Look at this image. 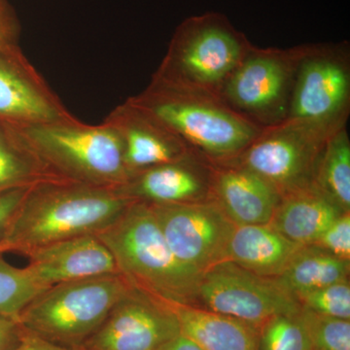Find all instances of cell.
Segmentation results:
<instances>
[{
    "label": "cell",
    "mask_w": 350,
    "mask_h": 350,
    "mask_svg": "<svg viewBox=\"0 0 350 350\" xmlns=\"http://www.w3.org/2000/svg\"><path fill=\"white\" fill-rule=\"evenodd\" d=\"M137 199L105 186L31 188L7 226L0 241L5 253L29 255L64 239L98 234L107 229Z\"/></svg>",
    "instance_id": "6da1fadb"
},
{
    "label": "cell",
    "mask_w": 350,
    "mask_h": 350,
    "mask_svg": "<svg viewBox=\"0 0 350 350\" xmlns=\"http://www.w3.org/2000/svg\"><path fill=\"white\" fill-rule=\"evenodd\" d=\"M96 236L131 286L165 303L196 305L202 275L175 256L148 202L135 200Z\"/></svg>",
    "instance_id": "7a4b0ae2"
},
{
    "label": "cell",
    "mask_w": 350,
    "mask_h": 350,
    "mask_svg": "<svg viewBox=\"0 0 350 350\" xmlns=\"http://www.w3.org/2000/svg\"><path fill=\"white\" fill-rule=\"evenodd\" d=\"M137 110L213 165L236 160L264 129L220 96L163 82L139 101Z\"/></svg>",
    "instance_id": "3957f363"
},
{
    "label": "cell",
    "mask_w": 350,
    "mask_h": 350,
    "mask_svg": "<svg viewBox=\"0 0 350 350\" xmlns=\"http://www.w3.org/2000/svg\"><path fill=\"white\" fill-rule=\"evenodd\" d=\"M131 288L120 273L54 285L21 312V330L52 344L80 349Z\"/></svg>",
    "instance_id": "277c9868"
},
{
    "label": "cell",
    "mask_w": 350,
    "mask_h": 350,
    "mask_svg": "<svg viewBox=\"0 0 350 350\" xmlns=\"http://www.w3.org/2000/svg\"><path fill=\"white\" fill-rule=\"evenodd\" d=\"M251 47L222 14L190 18L175 33L161 82L220 96Z\"/></svg>",
    "instance_id": "5b68a950"
},
{
    "label": "cell",
    "mask_w": 350,
    "mask_h": 350,
    "mask_svg": "<svg viewBox=\"0 0 350 350\" xmlns=\"http://www.w3.org/2000/svg\"><path fill=\"white\" fill-rule=\"evenodd\" d=\"M305 50L252 46L225 83L220 98L262 128L282 123L289 112L297 69Z\"/></svg>",
    "instance_id": "8992f818"
},
{
    "label": "cell",
    "mask_w": 350,
    "mask_h": 350,
    "mask_svg": "<svg viewBox=\"0 0 350 350\" xmlns=\"http://www.w3.org/2000/svg\"><path fill=\"white\" fill-rule=\"evenodd\" d=\"M332 133L285 119L262 129L231 163L259 175L283 197L314 185L320 157Z\"/></svg>",
    "instance_id": "52a82bcc"
},
{
    "label": "cell",
    "mask_w": 350,
    "mask_h": 350,
    "mask_svg": "<svg viewBox=\"0 0 350 350\" xmlns=\"http://www.w3.org/2000/svg\"><path fill=\"white\" fill-rule=\"evenodd\" d=\"M196 306L257 328L276 315L297 314L301 308L296 297L273 278L255 275L231 261L202 273Z\"/></svg>",
    "instance_id": "ba28073f"
},
{
    "label": "cell",
    "mask_w": 350,
    "mask_h": 350,
    "mask_svg": "<svg viewBox=\"0 0 350 350\" xmlns=\"http://www.w3.org/2000/svg\"><path fill=\"white\" fill-rule=\"evenodd\" d=\"M349 100L347 57L331 48L306 47L286 119L334 133L347 124Z\"/></svg>",
    "instance_id": "9c48e42d"
},
{
    "label": "cell",
    "mask_w": 350,
    "mask_h": 350,
    "mask_svg": "<svg viewBox=\"0 0 350 350\" xmlns=\"http://www.w3.org/2000/svg\"><path fill=\"white\" fill-rule=\"evenodd\" d=\"M29 137L51 162L94 185L122 184L130 176L123 137L117 131L45 124L34 129Z\"/></svg>",
    "instance_id": "30bf717a"
},
{
    "label": "cell",
    "mask_w": 350,
    "mask_h": 350,
    "mask_svg": "<svg viewBox=\"0 0 350 350\" xmlns=\"http://www.w3.org/2000/svg\"><path fill=\"white\" fill-rule=\"evenodd\" d=\"M150 204L170 250L188 268L206 273L227 261L236 225L213 200L191 204Z\"/></svg>",
    "instance_id": "8fae6325"
},
{
    "label": "cell",
    "mask_w": 350,
    "mask_h": 350,
    "mask_svg": "<svg viewBox=\"0 0 350 350\" xmlns=\"http://www.w3.org/2000/svg\"><path fill=\"white\" fill-rule=\"evenodd\" d=\"M178 334V321L167 304L133 287L80 349L157 350Z\"/></svg>",
    "instance_id": "7c38bea8"
},
{
    "label": "cell",
    "mask_w": 350,
    "mask_h": 350,
    "mask_svg": "<svg viewBox=\"0 0 350 350\" xmlns=\"http://www.w3.org/2000/svg\"><path fill=\"white\" fill-rule=\"evenodd\" d=\"M27 268L45 286L119 273L112 253L96 234L49 244L27 255Z\"/></svg>",
    "instance_id": "4fadbf2b"
},
{
    "label": "cell",
    "mask_w": 350,
    "mask_h": 350,
    "mask_svg": "<svg viewBox=\"0 0 350 350\" xmlns=\"http://www.w3.org/2000/svg\"><path fill=\"white\" fill-rule=\"evenodd\" d=\"M214 170L213 163L191 153L180 160L145 170L129 195L148 200V204L206 202L213 199Z\"/></svg>",
    "instance_id": "5bb4252c"
},
{
    "label": "cell",
    "mask_w": 350,
    "mask_h": 350,
    "mask_svg": "<svg viewBox=\"0 0 350 350\" xmlns=\"http://www.w3.org/2000/svg\"><path fill=\"white\" fill-rule=\"evenodd\" d=\"M213 199L236 226L269 224L282 196L251 170L214 165Z\"/></svg>",
    "instance_id": "9a60e30c"
},
{
    "label": "cell",
    "mask_w": 350,
    "mask_h": 350,
    "mask_svg": "<svg viewBox=\"0 0 350 350\" xmlns=\"http://www.w3.org/2000/svg\"><path fill=\"white\" fill-rule=\"evenodd\" d=\"M301 246L269 224L236 226L228 247L227 261L262 278H275Z\"/></svg>",
    "instance_id": "2e32d148"
},
{
    "label": "cell",
    "mask_w": 350,
    "mask_h": 350,
    "mask_svg": "<svg viewBox=\"0 0 350 350\" xmlns=\"http://www.w3.org/2000/svg\"><path fill=\"white\" fill-rule=\"evenodd\" d=\"M167 304L180 333L202 350H257V327L196 305Z\"/></svg>",
    "instance_id": "e0dca14e"
},
{
    "label": "cell",
    "mask_w": 350,
    "mask_h": 350,
    "mask_svg": "<svg viewBox=\"0 0 350 350\" xmlns=\"http://www.w3.org/2000/svg\"><path fill=\"white\" fill-rule=\"evenodd\" d=\"M344 213L347 211L312 185L283 196L269 225L293 243L308 245Z\"/></svg>",
    "instance_id": "ac0fdd59"
},
{
    "label": "cell",
    "mask_w": 350,
    "mask_h": 350,
    "mask_svg": "<svg viewBox=\"0 0 350 350\" xmlns=\"http://www.w3.org/2000/svg\"><path fill=\"white\" fill-rule=\"evenodd\" d=\"M122 137L129 170L150 169L194 153L167 129L137 109Z\"/></svg>",
    "instance_id": "d6986e66"
},
{
    "label": "cell",
    "mask_w": 350,
    "mask_h": 350,
    "mask_svg": "<svg viewBox=\"0 0 350 350\" xmlns=\"http://www.w3.org/2000/svg\"><path fill=\"white\" fill-rule=\"evenodd\" d=\"M10 51V47L0 50V120L47 124L56 115L54 108L20 72Z\"/></svg>",
    "instance_id": "ffe728a7"
},
{
    "label": "cell",
    "mask_w": 350,
    "mask_h": 350,
    "mask_svg": "<svg viewBox=\"0 0 350 350\" xmlns=\"http://www.w3.org/2000/svg\"><path fill=\"white\" fill-rule=\"evenodd\" d=\"M349 261L308 244L297 251L282 275L273 280L298 298L300 295L349 280Z\"/></svg>",
    "instance_id": "44dd1931"
},
{
    "label": "cell",
    "mask_w": 350,
    "mask_h": 350,
    "mask_svg": "<svg viewBox=\"0 0 350 350\" xmlns=\"http://www.w3.org/2000/svg\"><path fill=\"white\" fill-rule=\"evenodd\" d=\"M314 185L344 211H350V142L345 126L327 139Z\"/></svg>",
    "instance_id": "7402d4cb"
},
{
    "label": "cell",
    "mask_w": 350,
    "mask_h": 350,
    "mask_svg": "<svg viewBox=\"0 0 350 350\" xmlns=\"http://www.w3.org/2000/svg\"><path fill=\"white\" fill-rule=\"evenodd\" d=\"M48 288L27 267L17 268L0 256V317L18 319L25 306Z\"/></svg>",
    "instance_id": "603a6c76"
},
{
    "label": "cell",
    "mask_w": 350,
    "mask_h": 350,
    "mask_svg": "<svg viewBox=\"0 0 350 350\" xmlns=\"http://www.w3.org/2000/svg\"><path fill=\"white\" fill-rule=\"evenodd\" d=\"M257 350H312L300 312L265 322L258 333Z\"/></svg>",
    "instance_id": "cb8c5ba5"
},
{
    "label": "cell",
    "mask_w": 350,
    "mask_h": 350,
    "mask_svg": "<svg viewBox=\"0 0 350 350\" xmlns=\"http://www.w3.org/2000/svg\"><path fill=\"white\" fill-rule=\"evenodd\" d=\"M312 350H350V320L325 317L301 308Z\"/></svg>",
    "instance_id": "d4e9b609"
},
{
    "label": "cell",
    "mask_w": 350,
    "mask_h": 350,
    "mask_svg": "<svg viewBox=\"0 0 350 350\" xmlns=\"http://www.w3.org/2000/svg\"><path fill=\"white\" fill-rule=\"evenodd\" d=\"M301 308L325 317L350 320L349 280L334 283L297 298Z\"/></svg>",
    "instance_id": "484cf974"
},
{
    "label": "cell",
    "mask_w": 350,
    "mask_h": 350,
    "mask_svg": "<svg viewBox=\"0 0 350 350\" xmlns=\"http://www.w3.org/2000/svg\"><path fill=\"white\" fill-rule=\"evenodd\" d=\"M31 167L10 133L0 129V194L29 187Z\"/></svg>",
    "instance_id": "4316f807"
},
{
    "label": "cell",
    "mask_w": 350,
    "mask_h": 350,
    "mask_svg": "<svg viewBox=\"0 0 350 350\" xmlns=\"http://www.w3.org/2000/svg\"><path fill=\"white\" fill-rule=\"evenodd\" d=\"M312 244L340 259L350 260V211L340 214Z\"/></svg>",
    "instance_id": "83f0119b"
},
{
    "label": "cell",
    "mask_w": 350,
    "mask_h": 350,
    "mask_svg": "<svg viewBox=\"0 0 350 350\" xmlns=\"http://www.w3.org/2000/svg\"><path fill=\"white\" fill-rule=\"evenodd\" d=\"M31 187L15 189L0 194V241L3 238L11 218L22 204Z\"/></svg>",
    "instance_id": "f1b7e54d"
},
{
    "label": "cell",
    "mask_w": 350,
    "mask_h": 350,
    "mask_svg": "<svg viewBox=\"0 0 350 350\" xmlns=\"http://www.w3.org/2000/svg\"><path fill=\"white\" fill-rule=\"evenodd\" d=\"M22 330L18 319L0 317V350H11L19 342Z\"/></svg>",
    "instance_id": "f546056e"
},
{
    "label": "cell",
    "mask_w": 350,
    "mask_h": 350,
    "mask_svg": "<svg viewBox=\"0 0 350 350\" xmlns=\"http://www.w3.org/2000/svg\"><path fill=\"white\" fill-rule=\"evenodd\" d=\"M16 24L12 14L3 0H0V50L10 47Z\"/></svg>",
    "instance_id": "4dcf8cb0"
},
{
    "label": "cell",
    "mask_w": 350,
    "mask_h": 350,
    "mask_svg": "<svg viewBox=\"0 0 350 350\" xmlns=\"http://www.w3.org/2000/svg\"><path fill=\"white\" fill-rule=\"evenodd\" d=\"M11 350H82L81 349H72V347H63V345L52 344L42 338L23 333L19 342Z\"/></svg>",
    "instance_id": "1f68e13d"
},
{
    "label": "cell",
    "mask_w": 350,
    "mask_h": 350,
    "mask_svg": "<svg viewBox=\"0 0 350 350\" xmlns=\"http://www.w3.org/2000/svg\"><path fill=\"white\" fill-rule=\"evenodd\" d=\"M157 350H202L199 345H196L192 340L178 334L176 337L172 338L169 342L161 345Z\"/></svg>",
    "instance_id": "d6a6232c"
}]
</instances>
